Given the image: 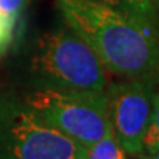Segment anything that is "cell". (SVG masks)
<instances>
[{
  "label": "cell",
  "instance_id": "1",
  "mask_svg": "<svg viewBox=\"0 0 159 159\" xmlns=\"http://www.w3.org/2000/svg\"><path fill=\"white\" fill-rule=\"evenodd\" d=\"M63 22L94 50L108 72L144 80L159 72L155 21L94 0H56Z\"/></svg>",
  "mask_w": 159,
  "mask_h": 159
},
{
  "label": "cell",
  "instance_id": "2",
  "mask_svg": "<svg viewBox=\"0 0 159 159\" xmlns=\"http://www.w3.org/2000/svg\"><path fill=\"white\" fill-rule=\"evenodd\" d=\"M39 87L106 91L108 71L94 50L65 24L39 39L30 62Z\"/></svg>",
  "mask_w": 159,
  "mask_h": 159
},
{
  "label": "cell",
  "instance_id": "3",
  "mask_svg": "<svg viewBox=\"0 0 159 159\" xmlns=\"http://www.w3.org/2000/svg\"><path fill=\"white\" fill-rule=\"evenodd\" d=\"M87 149L46 122L27 100L0 90V159H84Z\"/></svg>",
  "mask_w": 159,
  "mask_h": 159
},
{
  "label": "cell",
  "instance_id": "4",
  "mask_svg": "<svg viewBox=\"0 0 159 159\" xmlns=\"http://www.w3.org/2000/svg\"><path fill=\"white\" fill-rule=\"evenodd\" d=\"M25 100L46 122L85 148L112 128L106 91L39 87Z\"/></svg>",
  "mask_w": 159,
  "mask_h": 159
},
{
  "label": "cell",
  "instance_id": "5",
  "mask_svg": "<svg viewBox=\"0 0 159 159\" xmlns=\"http://www.w3.org/2000/svg\"><path fill=\"white\" fill-rule=\"evenodd\" d=\"M109 119L115 137L125 153L139 156L144 152L143 139L152 111V94L143 80H128L108 91Z\"/></svg>",
  "mask_w": 159,
  "mask_h": 159
},
{
  "label": "cell",
  "instance_id": "6",
  "mask_svg": "<svg viewBox=\"0 0 159 159\" xmlns=\"http://www.w3.org/2000/svg\"><path fill=\"white\" fill-rule=\"evenodd\" d=\"M84 159H125V152L111 128L105 137L87 149Z\"/></svg>",
  "mask_w": 159,
  "mask_h": 159
},
{
  "label": "cell",
  "instance_id": "7",
  "mask_svg": "<svg viewBox=\"0 0 159 159\" xmlns=\"http://www.w3.org/2000/svg\"><path fill=\"white\" fill-rule=\"evenodd\" d=\"M94 2L119 9L122 12H128L133 15H139V16L156 21L158 11L155 6V0H94Z\"/></svg>",
  "mask_w": 159,
  "mask_h": 159
},
{
  "label": "cell",
  "instance_id": "8",
  "mask_svg": "<svg viewBox=\"0 0 159 159\" xmlns=\"http://www.w3.org/2000/svg\"><path fill=\"white\" fill-rule=\"evenodd\" d=\"M143 148L149 155L159 149V91L152 96V111L148 130L143 139Z\"/></svg>",
  "mask_w": 159,
  "mask_h": 159
},
{
  "label": "cell",
  "instance_id": "9",
  "mask_svg": "<svg viewBox=\"0 0 159 159\" xmlns=\"http://www.w3.org/2000/svg\"><path fill=\"white\" fill-rule=\"evenodd\" d=\"M16 22L0 12V56L5 55L6 50L9 49L12 40H13V31H15Z\"/></svg>",
  "mask_w": 159,
  "mask_h": 159
},
{
  "label": "cell",
  "instance_id": "10",
  "mask_svg": "<svg viewBox=\"0 0 159 159\" xmlns=\"http://www.w3.org/2000/svg\"><path fill=\"white\" fill-rule=\"evenodd\" d=\"M25 2L27 0H0V12H3L15 22H18L25 6Z\"/></svg>",
  "mask_w": 159,
  "mask_h": 159
},
{
  "label": "cell",
  "instance_id": "11",
  "mask_svg": "<svg viewBox=\"0 0 159 159\" xmlns=\"http://www.w3.org/2000/svg\"><path fill=\"white\" fill-rule=\"evenodd\" d=\"M150 159H159V149L158 150H155L153 153L150 155Z\"/></svg>",
  "mask_w": 159,
  "mask_h": 159
},
{
  "label": "cell",
  "instance_id": "12",
  "mask_svg": "<svg viewBox=\"0 0 159 159\" xmlns=\"http://www.w3.org/2000/svg\"><path fill=\"white\" fill-rule=\"evenodd\" d=\"M155 6H156V11L159 13V0H155Z\"/></svg>",
  "mask_w": 159,
  "mask_h": 159
},
{
  "label": "cell",
  "instance_id": "13",
  "mask_svg": "<svg viewBox=\"0 0 159 159\" xmlns=\"http://www.w3.org/2000/svg\"><path fill=\"white\" fill-rule=\"evenodd\" d=\"M125 159H127V158H125Z\"/></svg>",
  "mask_w": 159,
  "mask_h": 159
}]
</instances>
